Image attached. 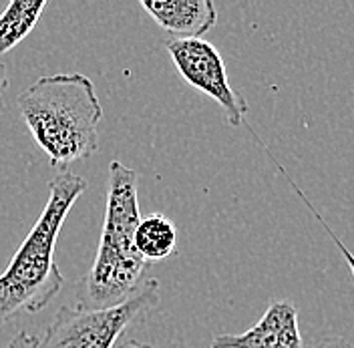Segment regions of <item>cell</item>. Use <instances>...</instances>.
Instances as JSON below:
<instances>
[{"label":"cell","mask_w":354,"mask_h":348,"mask_svg":"<svg viewBox=\"0 0 354 348\" xmlns=\"http://www.w3.org/2000/svg\"><path fill=\"white\" fill-rule=\"evenodd\" d=\"M19 111L55 170L65 172L99 149L103 105L87 75L57 73L37 79L19 95Z\"/></svg>","instance_id":"obj_1"},{"label":"cell","mask_w":354,"mask_h":348,"mask_svg":"<svg viewBox=\"0 0 354 348\" xmlns=\"http://www.w3.org/2000/svg\"><path fill=\"white\" fill-rule=\"evenodd\" d=\"M85 190L87 179L71 172L48 181L43 214L0 274V324L41 312L63 290L65 278L55 262V248L68 212Z\"/></svg>","instance_id":"obj_2"},{"label":"cell","mask_w":354,"mask_h":348,"mask_svg":"<svg viewBox=\"0 0 354 348\" xmlns=\"http://www.w3.org/2000/svg\"><path fill=\"white\" fill-rule=\"evenodd\" d=\"M141 221L137 199V174L121 161L109 163L107 205L97 256L79 284L77 304L83 308H111L129 300L147 282L151 264L135 246Z\"/></svg>","instance_id":"obj_3"},{"label":"cell","mask_w":354,"mask_h":348,"mask_svg":"<svg viewBox=\"0 0 354 348\" xmlns=\"http://www.w3.org/2000/svg\"><path fill=\"white\" fill-rule=\"evenodd\" d=\"M159 282L147 280L129 300L111 308L61 306L39 336L41 348H113L125 330L159 304Z\"/></svg>","instance_id":"obj_4"},{"label":"cell","mask_w":354,"mask_h":348,"mask_svg":"<svg viewBox=\"0 0 354 348\" xmlns=\"http://www.w3.org/2000/svg\"><path fill=\"white\" fill-rule=\"evenodd\" d=\"M167 53L181 79L220 105L232 127H240L248 115V103L230 85L225 63L218 48L203 39L169 41Z\"/></svg>","instance_id":"obj_5"},{"label":"cell","mask_w":354,"mask_h":348,"mask_svg":"<svg viewBox=\"0 0 354 348\" xmlns=\"http://www.w3.org/2000/svg\"><path fill=\"white\" fill-rule=\"evenodd\" d=\"M209 348H304L298 308L290 300H274L250 330L242 334H218Z\"/></svg>","instance_id":"obj_6"},{"label":"cell","mask_w":354,"mask_h":348,"mask_svg":"<svg viewBox=\"0 0 354 348\" xmlns=\"http://www.w3.org/2000/svg\"><path fill=\"white\" fill-rule=\"evenodd\" d=\"M141 6L174 41L203 39L218 22L212 0H143Z\"/></svg>","instance_id":"obj_7"},{"label":"cell","mask_w":354,"mask_h":348,"mask_svg":"<svg viewBox=\"0 0 354 348\" xmlns=\"http://www.w3.org/2000/svg\"><path fill=\"white\" fill-rule=\"evenodd\" d=\"M46 8L44 0H12L0 12V57L24 41Z\"/></svg>","instance_id":"obj_8"},{"label":"cell","mask_w":354,"mask_h":348,"mask_svg":"<svg viewBox=\"0 0 354 348\" xmlns=\"http://www.w3.org/2000/svg\"><path fill=\"white\" fill-rule=\"evenodd\" d=\"M135 246L145 262H161L176 252L177 230L171 219L151 214L141 219L135 232Z\"/></svg>","instance_id":"obj_9"},{"label":"cell","mask_w":354,"mask_h":348,"mask_svg":"<svg viewBox=\"0 0 354 348\" xmlns=\"http://www.w3.org/2000/svg\"><path fill=\"white\" fill-rule=\"evenodd\" d=\"M6 348H41V340H39V336H35V334H30L26 330H19L10 338Z\"/></svg>","instance_id":"obj_10"},{"label":"cell","mask_w":354,"mask_h":348,"mask_svg":"<svg viewBox=\"0 0 354 348\" xmlns=\"http://www.w3.org/2000/svg\"><path fill=\"white\" fill-rule=\"evenodd\" d=\"M310 348H354L351 340L342 338V336H324L318 342H314Z\"/></svg>","instance_id":"obj_11"},{"label":"cell","mask_w":354,"mask_h":348,"mask_svg":"<svg viewBox=\"0 0 354 348\" xmlns=\"http://www.w3.org/2000/svg\"><path fill=\"white\" fill-rule=\"evenodd\" d=\"M117 348H153L149 342H141V340H137V338H131V336H127V334H123V340H121V345Z\"/></svg>","instance_id":"obj_12"},{"label":"cell","mask_w":354,"mask_h":348,"mask_svg":"<svg viewBox=\"0 0 354 348\" xmlns=\"http://www.w3.org/2000/svg\"><path fill=\"white\" fill-rule=\"evenodd\" d=\"M6 89H8V73H6V65L0 57V99L4 97Z\"/></svg>","instance_id":"obj_13"}]
</instances>
